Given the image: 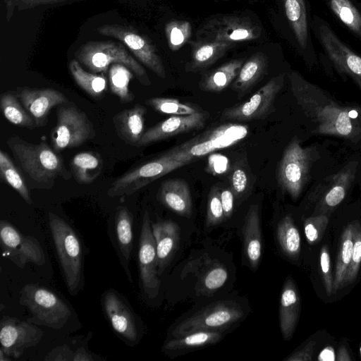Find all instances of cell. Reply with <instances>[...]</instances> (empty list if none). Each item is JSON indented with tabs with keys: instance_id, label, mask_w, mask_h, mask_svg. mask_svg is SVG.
I'll list each match as a JSON object with an SVG mask.
<instances>
[{
	"instance_id": "obj_1",
	"label": "cell",
	"mask_w": 361,
	"mask_h": 361,
	"mask_svg": "<svg viewBox=\"0 0 361 361\" xmlns=\"http://www.w3.org/2000/svg\"><path fill=\"white\" fill-rule=\"evenodd\" d=\"M290 90L298 104L314 126V133L336 136L350 142L361 140V109L342 105L297 71L289 73Z\"/></svg>"
},
{
	"instance_id": "obj_2",
	"label": "cell",
	"mask_w": 361,
	"mask_h": 361,
	"mask_svg": "<svg viewBox=\"0 0 361 361\" xmlns=\"http://www.w3.org/2000/svg\"><path fill=\"white\" fill-rule=\"evenodd\" d=\"M6 142L28 178L30 188L48 190L59 177L71 178L63 159L46 142H29L18 135L10 137Z\"/></svg>"
},
{
	"instance_id": "obj_3",
	"label": "cell",
	"mask_w": 361,
	"mask_h": 361,
	"mask_svg": "<svg viewBox=\"0 0 361 361\" xmlns=\"http://www.w3.org/2000/svg\"><path fill=\"white\" fill-rule=\"evenodd\" d=\"M49 225L66 285L71 295L82 286V252L73 228L63 219L49 213Z\"/></svg>"
},
{
	"instance_id": "obj_4",
	"label": "cell",
	"mask_w": 361,
	"mask_h": 361,
	"mask_svg": "<svg viewBox=\"0 0 361 361\" xmlns=\"http://www.w3.org/2000/svg\"><path fill=\"white\" fill-rule=\"evenodd\" d=\"M78 61L94 73H106L109 66L120 63L129 68L138 81L148 86L151 81L145 69L128 51L123 44L113 41H89L75 54Z\"/></svg>"
},
{
	"instance_id": "obj_5",
	"label": "cell",
	"mask_w": 361,
	"mask_h": 361,
	"mask_svg": "<svg viewBox=\"0 0 361 361\" xmlns=\"http://www.w3.org/2000/svg\"><path fill=\"white\" fill-rule=\"evenodd\" d=\"M311 30L336 71L349 77L361 91V56L344 42L324 19L313 16Z\"/></svg>"
},
{
	"instance_id": "obj_6",
	"label": "cell",
	"mask_w": 361,
	"mask_h": 361,
	"mask_svg": "<svg viewBox=\"0 0 361 361\" xmlns=\"http://www.w3.org/2000/svg\"><path fill=\"white\" fill-rule=\"evenodd\" d=\"M19 302L31 312L29 322L54 329L62 328L71 314L68 305L56 294L33 283L22 288Z\"/></svg>"
},
{
	"instance_id": "obj_7",
	"label": "cell",
	"mask_w": 361,
	"mask_h": 361,
	"mask_svg": "<svg viewBox=\"0 0 361 361\" xmlns=\"http://www.w3.org/2000/svg\"><path fill=\"white\" fill-rule=\"evenodd\" d=\"M247 132L246 126L235 123L224 124L171 149L166 153L188 164L216 149L238 142L246 137Z\"/></svg>"
},
{
	"instance_id": "obj_8",
	"label": "cell",
	"mask_w": 361,
	"mask_h": 361,
	"mask_svg": "<svg viewBox=\"0 0 361 361\" xmlns=\"http://www.w3.org/2000/svg\"><path fill=\"white\" fill-rule=\"evenodd\" d=\"M313 161L312 149L302 147L297 137L293 138L286 147L279 163L277 179L281 188L293 200L299 197L307 183Z\"/></svg>"
},
{
	"instance_id": "obj_9",
	"label": "cell",
	"mask_w": 361,
	"mask_h": 361,
	"mask_svg": "<svg viewBox=\"0 0 361 361\" xmlns=\"http://www.w3.org/2000/svg\"><path fill=\"white\" fill-rule=\"evenodd\" d=\"M186 164L165 152L156 159L131 169L118 177L112 182L107 195L111 197L130 195L165 174Z\"/></svg>"
},
{
	"instance_id": "obj_10",
	"label": "cell",
	"mask_w": 361,
	"mask_h": 361,
	"mask_svg": "<svg viewBox=\"0 0 361 361\" xmlns=\"http://www.w3.org/2000/svg\"><path fill=\"white\" fill-rule=\"evenodd\" d=\"M95 135L93 124L84 111L73 104L61 105L57 112V123L51 134L56 152L80 146Z\"/></svg>"
},
{
	"instance_id": "obj_11",
	"label": "cell",
	"mask_w": 361,
	"mask_h": 361,
	"mask_svg": "<svg viewBox=\"0 0 361 361\" xmlns=\"http://www.w3.org/2000/svg\"><path fill=\"white\" fill-rule=\"evenodd\" d=\"M243 317L240 306L233 301H218L188 317L173 330V337L197 331H223Z\"/></svg>"
},
{
	"instance_id": "obj_12",
	"label": "cell",
	"mask_w": 361,
	"mask_h": 361,
	"mask_svg": "<svg viewBox=\"0 0 361 361\" xmlns=\"http://www.w3.org/2000/svg\"><path fill=\"white\" fill-rule=\"evenodd\" d=\"M262 35L260 25L250 18L221 15L205 23L197 32L198 42H236L258 39Z\"/></svg>"
},
{
	"instance_id": "obj_13",
	"label": "cell",
	"mask_w": 361,
	"mask_h": 361,
	"mask_svg": "<svg viewBox=\"0 0 361 361\" xmlns=\"http://www.w3.org/2000/svg\"><path fill=\"white\" fill-rule=\"evenodd\" d=\"M283 83V73L273 77L247 101L225 109L221 119L245 121L267 117L275 111V99Z\"/></svg>"
},
{
	"instance_id": "obj_14",
	"label": "cell",
	"mask_w": 361,
	"mask_h": 361,
	"mask_svg": "<svg viewBox=\"0 0 361 361\" xmlns=\"http://www.w3.org/2000/svg\"><path fill=\"white\" fill-rule=\"evenodd\" d=\"M0 245L4 255L20 268L28 262L41 266L45 262L39 242L33 236L21 233L4 220L0 221Z\"/></svg>"
},
{
	"instance_id": "obj_15",
	"label": "cell",
	"mask_w": 361,
	"mask_h": 361,
	"mask_svg": "<svg viewBox=\"0 0 361 361\" xmlns=\"http://www.w3.org/2000/svg\"><path fill=\"white\" fill-rule=\"evenodd\" d=\"M97 31L102 35L121 41L145 66L159 78H166V71L161 57L154 46L145 36L130 27L118 24L99 26Z\"/></svg>"
},
{
	"instance_id": "obj_16",
	"label": "cell",
	"mask_w": 361,
	"mask_h": 361,
	"mask_svg": "<svg viewBox=\"0 0 361 361\" xmlns=\"http://www.w3.org/2000/svg\"><path fill=\"white\" fill-rule=\"evenodd\" d=\"M138 265L140 282L145 294L150 298H156L159 290L160 280L158 277L156 242L147 211L142 218Z\"/></svg>"
},
{
	"instance_id": "obj_17",
	"label": "cell",
	"mask_w": 361,
	"mask_h": 361,
	"mask_svg": "<svg viewBox=\"0 0 361 361\" xmlns=\"http://www.w3.org/2000/svg\"><path fill=\"white\" fill-rule=\"evenodd\" d=\"M282 4L300 53L309 66H314L317 63V54L312 41L307 0H282Z\"/></svg>"
},
{
	"instance_id": "obj_18",
	"label": "cell",
	"mask_w": 361,
	"mask_h": 361,
	"mask_svg": "<svg viewBox=\"0 0 361 361\" xmlns=\"http://www.w3.org/2000/svg\"><path fill=\"white\" fill-rule=\"evenodd\" d=\"M0 327L1 350L14 358L20 357L25 349L37 345L44 334L30 322L11 317H4Z\"/></svg>"
},
{
	"instance_id": "obj_19",
	"label": "cell",
	"mask_w": 361,
	"mask_h": 361,
	"mask_svg": "<svg viewBox=\"0 0 361 361\" xmlns=\"http://www.w3.org/2000/svg\"><path fill=\"white\" fill-rule=\"evenodd\" d=\"M209 117L207 111L190 115L172 116L145 131L137 145L142 147L181 133L202 128Z\"/></svg>"
},
{
	"instance_id": "obj_20",
	"label": "cell",
	"mask_w": 361,
	"mask_h": 361,
	"mask_svg": "<svg viewBox=\"0 0 361 361\" xmlns=\"http://www.w3.org/2000/svg\"><path fill=\"white\" fill-rule=\"evenodd\" d=\"M37 126H43L51 109L68 103V99L60 91L51 88L24 87L15 94Z\"/></svg>"
},
{
	"instance_id": "obj_21",
	"label": "cell",
	"mask_w": 361,
	"mask_h": 361,
	"mask_svg": "<svg viewBox=\"0 0 361 361\" xmlns=\"http://www.w3.org/2000/svg\"><path fill=\"white\" fill-rule=\"evenodd\" d=\"M104 313L113 329L126 340L134 342L138 330L133 312L114 290L106 291L102 298Z\"/></svg>"
},
{
	"instance_id": "obj_22",
	"label": "cell",
	"mask_w": 361,
	"mask_h": 361,
	"mask_svg": "<svg viewBox=\"0 0 361 361\" xmlns=\"http://www.w3.org/2000/svg\"><path fill=\"white\" fill-rule=\"evenodd\" d=\"M357 168V162L352 161L329 178L328 187L318 203L317 214H326L341 204L355 180Z\"/></svg>"
},
{
	"instance_id": "obj_23",
	"label": "cell",
	"mask_w": 361,
	"mask_h": 361,
	"mask_svg": "<svg viewBox=\"0 0 361 361\" xmlns=\"http://www.w3.org/2000/svg\"><path fill=\"white\" fill-rule=\"evenodd\" d=\"M152 229L156 242L158 274H160L178 248L180 229L170 220L153 223Z\"/></svg>"
},
{
	"instance_id": "obj_24",
	"label": "cell",
	"mask_w": 361,
	"mask_h": 361,
	"mask_svg": "<svg viewBox=\"0 0 361 361\" xmlns=\"http://www.w3.org/2000/svg\"><path fill=\"white\" fill-rule=\"evenodd\" d=\"M158 198L167 208L183 216H190L192 211V197L188 183L178 178L169 179L161 185Z\"/></svg>"
},
{
	"instance_id": "obj_25",
	"label": "cell",
	"mask_w": 361,
	"mask_h": 361,
	"mask_svg": "<svg viewBox=\"0 0 361 361\" xmlns=\"http://www.w3.org/2000/svg\"><path fill=\"white\" fill-rule=\"evenodd\" d=\"M146 113L145 107L137 104L114 116L113 122L117 135L127 144L137 146L145 133Z\"/></svg>"
},
{
	"instance_id": "obj_26",
	"label": "cell",
	"mask_w": 361,
	"mask_h": 361,
	"mask_svg": "<svg viewBox=\"0 0 361 361\" xmlns=\"http://www.w3.org/2000/svg\"><path fill=\"white\" fill-rule=\"evenodd\" d=\"M300 309L298 290L291 278H288L282 288L279 305V322L284 340L290 339L295 331Z\"/></svg>"
},
{
	"instance_id": "obj_27",
	"label": "cell",
	"mask_w": 361,
	"mask_h": 361,
	"mask_svg": "<svg viewBox=\"0 0 361 361\" xmlns=\"http://www.w3.org/2000/svg\"><path fill=\"white\" fill-rule=\"evenodd\" d=\"M245 255L252 268H257L262 257V231L259 207L250 206L243 226Z\"/></svg>"
},
{
	"instance_id": "obj_28",
	"label": "cell",
	"mask_w": 361,
	"mask_h": 361,
	"mask_svg": "<svg viewBox=\"0 0 361 361\" xmlns=\"http://www.w3.org/2000/svg\"><path fill=\"white\" fill-rule=\"evenodd\" d=\"M267 64L265 54L258 52L250 57L242 66L233 84V90L241 98L262 77Z\"/></svg>"
},
{
	"instance_id": "obj_29",
	"label": "cell",
	"mask_w": 361,
	"mask_h": 361,
	"mask_svg": "<svg viewBox=\"0 0 361 361\" xmlns=\"http://www.w3.org/2000/svg\"><path fill=\"white\" fill-rule=\"evenodd\" d=\"M233 46V43L225 42H192V58L186 69L188 71H197L208 67Z\"/></svg>"
},
{
	"instance_id": "obj_30",
	"label": "cell",
	"mask_w": 361,
	"mask_h": 361,
	"mask_svg": "<svg viewBox=\"0 0 361 361\" xmlns=\"http://www.w3.org/2000/svg\"><path fill=\"white\" fill-rule=\"evenodd\" d=\"M103 168L100 155L93 152L76 154L71 160V173L75 180L82 185H89L97 178Z\"/></svg>"
},
{
	"instance_id": "obj_31",
	"label": "cell",
	"mask_w": 361,
	"mask_h": 361,
	"mask_svg": "<svg viewBox=\"0 0 361 361\" xmlns=\"http://www.w3.org/2000/svg\"><path fill=\"white\" fill-rule=\"evenodd\" d=\"M243 64V59H233L205 75L200 82L203 91L219 92L236 78Z\"/></svg>"
},
{
	"instance_id": "obj_32",
	"label": "cell",
	"mask_w": 361,
	"mask_h": 361,
	"mask_svg": "<svg viewBox=\"0 0 361 361\" xmlns=\"http://www.w3.org/2000/svg\"><path fill=\"white\" fill-rule=\"evenodd\" d=\"M70 73L75 83L87 94L101 99L107 90L105 73H89L85 71L78 61L73 59L68 65Z\"/></svg>"
},
{
	"instance_id": "obj_33",
	"label": "cell",
	"mask_w": 361,
	"mask_h": 361,
	"mask_svg": "<svg viewBox=\"0 0 361 361\" xmlns=\"http://www.w3.org/2000/svg\"><path fill=\"white\" fill-rule=\"evenodd\" d=\"M331 13L361 40V7L355 0H324Z\"/></svg>"
},
{
	"instance_id": "obj_34",
	"label": "cell",
	"mask_w": 361,
	"mask_h": 361,
	"mask_svg": "<svg viewBox=\"0 0 361 361\" xmlns=\"http://www.w3.org/2000/svg\"><path fill=\"white\" fill-rule=\"evenodd\" d=\"M222 331H197L179 337H173L164 343L163 350L166 351L185 350L214 344L221 340Z\"/></svg>"
},
{
	"instance_id": "obj_35",
	"label": "cell",
	"mask_w": 361,
	"mask_h": 361,
	"mask_svg": "<svg viewBox=\"0 0 361 361\" xmlns=\"http://www.w3.org/2000/svg\"><path fill=\"white\" fill-rule=\"evenodd\" d=\"M353 235V222H351L347 225L341 235L333 279V293L342 288L345 274L351 260Z\"/></svg>"
},
{
	"instance_id": "obj_36",
	"label": "cell",
	"mask_w": 361,
	"mask_h": 361,
	"mask_svg": "<svg viewBox=\"0 0 361 361\" xmlns=\"http://www.w3.org/2000/svg\"><path fill=\"white\" fill-rule=\"evenodd\" d=\"M133 216L125 206L117 208L115 215V232L119 251L127 262L130 259L133 250Z\"/></svg>"
},
{
	"instance_id": "obj_37",
	"label": "cell",
	"mask_w": 361,
	"mask_h": 361,
	"mask_svg": "<svg viewBox=\"0 0 361 361\" xmlns=\"http://www.w3.org/2000/svg\"><path fill=\"white\" fill-rule=\"evenodd\" d=\"M276 238L283 252L297 259L300 252V236L291 216H284L278 224Z\"/></svg>"
},
{
	"instance_id": "obj_38",
	"label": "cell",
	"mask_w": 361,
	"mask_h": 361,
	"mask_svg": "<svg viewBox=\"0 0 361 361\" xmlns=\"http://www.w3.org/2000/svg\"><path fill=\"white\" fill-rule=\"evenodd\" d=\"M0 176L2 181L15 190L28 204L32 203L25 179L8 154L0 151Z\"/></svg>"
},
{
	"instance_id": "obj_39",
	"label": "cell",
	"mask_w": 361,
	"mask_h": 361,
	"mask_svg": "<svg viewBox=\"0 0 361 361\" xmlns=\"http://www.w3.org/2000/svg\"><path fill=\"white\" fill-rule=\"evenodd\" d=\"M0 106L4 118L13 125L34 129L37 126L18 98L11 92H4L0 97Z\"/></svg>"
},
{
	"instance_id": "obj_40",
	"label": "cell",
	"mask_w": 361,
	"mask_h": 361,
	"mask_svg": "<svg viewBox=\"0 0 361 361\" xmlns=\"http://www.w3.org/2000/svg\"><path fill=\"white\" fill-rule=\"evenodd\" d=\"M108 72L109 87L122 103L131 102L135 95L130 90L129 84L133 76V72L124 65L114 63Z\"/></svg>"
},
{
	"instance_id": "obj_41",
	"label": "cell",
	"mask_w": 361,
	"mask_h": 361,
	"mask_svg": "<svg viewBox=\"0 0 361 361\" xmlns=\"http://www.w3.org/2000/svg\"><path fill=\"white\" fill-rule=\"evenodd\" d=\"M197 279V291L200 294H212L225 284L228 279V271L222 264L212 261L211 265L203 269Z\"/></svg>"
},
{
	"instance_id": "obj_42",
	"label": "cell",
	"mask_w": 361,
	"mask_h": 361,
	"mask_svg": "<svg viewBox=\"0 0 361 361\" xmlns=\"http://www.w3.org/2000/svg\"><path fill=\"white\" fill-rule=\"evenodd\" d=\"M145 104L155 111L172 116H185L204 111L200 106L189 103H183L178 99L166 97H152Z\"/></svg>"
},
{
	"instance_id": "obj_43",
	"label": "cell",
	"mask_w": 361,
	"mask_h": 361,
	"mask_svg": "<svg viewBox=\"0 0 361 361\" xmlns=\"http://www.w3.org/2000/svg\"><path fill=\"white\" fill-rule=\"evenodd\" d=\"M165 33L169 48L177 51L190 39L192 27L186 20H172L166 25Z\"/></svg>"
},
{
	"instance_id": "obj_44",
	"label": "cell",
	"mask_w": 361,
	"mask_h": 361,
	"mask_svg": "<svg viewBox=\"0 0 361 361\" xmlns=\"http://www.w3.org/2000/svg\"><path fill=\"white\" fill-rule=\"evenodd\" d=\"M353 229L352 257L350 265L345 274L342 288L355 281L361 264V225L358 221H353Z\"/></svg>"
},
{
	"instance_id": "obj_45",
	"label": "cell",
	"mask_w": 361,
	"mask_h": 361,
	"mask_svg": "<svg viewBox=\"0 0 361 361\" xmlns=\"http://www.w3.org/2000/svg\"><path fill=\"white\" fill-rule=\"evenodd\" d=\"M328 223L329 217L324 214L314 215L305 221V234L310 244L319 242L327 227Z\"/></svg>"
},
{
	"instance_id": "obj_46",
	"label": "cell",
	"mask_w": 361,
	"mask_h": 361,
	"mask_svg": "<svg viewBox=\"0 0 361 361\" xmlns=\"http://www.w3.org/2000/svg\"><path fill=\"white\" fill-rule=\"evenodd\" d=\"M225 219L224 209L220 197V190L218 188H213L209 195L206 225L213 226L221 224Z\"/></svg>"
},
{
	"instance_id": "obj_47",
	"label": "cell",
	"mask_w": 361,
	"mask_h": 361,
	"mask_svg": "<svg viewBox=\"0 0 361 361\" xmlns=\"http://www.w3.org/2000/svg\"><path fill=\"white\" fill-rule=\"evenodd\" d=\"M320 268L326 294L330 296L333 293L334 277L332 276L330 256L326 245L323 246L320 252Z\"/></svg>"
},
{
	"instance_id": "obj_48",
	"label": "cell",
	"mask_w": 361,
	"mask_h": 361,
	"mask_svg": "<svg viewBox=\"0 0 361 361\" xmlns=\"http://www.w3.org/2000/svg\"><path fill=\"white\" fill-rule=\"evenodd\" d=\"M231 190L237 197L243 195L248 185V178L245 171L240 167L233 169L231 176Z\"/></svg>"
},
{
	"instance_id": "obj_49",
	"label": "cell",
	"mask_w": 361,
	"mask_h": 361,
	"mask_svg": "<svg viewBox=\"0 0 361 361\" xmlns=\"http://www.w3.org/2000/svg\"><path fill=\"white\" fill-rule=\"evenodd\" d=\"M74 352L67 345L54 348L45 357V360H73Z\"/></svg>"
},
{
	"instance_id": "obj_50",
	"label": "cell",
	"mask_w": 361,
	"mask_h": 361,
	"mask_svg": "<svg viewBox=\"0 0 361 361\" xmlns=\"http://www.w3.org/2000/svg\"><path fill=\"white\" fill-rule=\"evenodd\" d=\"M220 197L225 219L231 216L234 209V193L230 188L220 190Z\"/></svg>"
},
{
	"instance_id": "obj_51",
	"label": "cell",
	"mask_w": 361,
	"mask_h": 361,
	"mask_svg": "<svg viewBox=\"0 0 361 361\" xmlns=\"http://www.w3.org/2000/svg\"><path fill=\"white\" fill-rule=\"evenodd\" d=\"M315 342L310 341L306 345L298 350H295L285 359L286 361H306L312 360Z\"/></svg>"
},
{
	"instance_id": "obj_52",
	"label": "cell",
	"mask_w": 361,
	"mask_h": 361,
	"mask_svg": "<svg viewBox=\"0 0 361 361\" xmlns=\"http://www.w3.org/2000/svg\"><path fill=\"white\" fill-rule=\"evenodd\" d=\"M19 10H25L41 5L60 3L71 0H16Z\"/></svg>"
},
{
	"instance_id": "obj_53",
	"label": "cell",
	"mask_w": 361,
	"mask_h": 361,
	"mask_svg": "<svg viewBox=\"0 0 361 361\" xmlns=\"http://www.w3.org/2000/svg\"><path fill=\"white\" fill-rule=\"evenodd\" d=\"M94 359L84 348H78L74 352L73 361H90Z\"/></svg>"
},
{
	"instance_id": "obj_54",
	"label": "cell",
	"mask_w": 361,
	"mask_h": 361,
	"mask_svg": "<svg viewBox=\"0 0 361 361\" xmlns=\"http://www.w3.org/2000/svg\"><path fill=\"white\" fill-rule=\"evenodd\" d=\"M319 360L324 361H334L335 360V353L334 348L331 347L325 348L319 354L318 357Z\"/></svg>"
},
{
	"instance_id": "obj_55",
	"label": "cell",
	"mask_w": 361,
	"mask_h": 361,
	"mask_svg": "<svg viewBox=\"0 0 361 361\" xmlns=\"http://www.w3.org/2000/svg\"><path fill=\"white\" fill-rule=\"evenodd\" d=\"M338 355V360L340 361L350 360L347 349L343 345L340 347Z\"/></svg>"
},
{
	"instance_id": "obj_56",
	"label": "cell",
	"mask_w": 361,
	"mask_h": 361,
	"mask_svg": "<svg viewBox=\"0 0 361 361\" xmlns=\"http://www.w3.org/2000/svg\"><path fill=\"white\" fill-rule=\"evenodd\" d=\"M360 355H361V348H360Z\"/></svg>"
}]
</instances>
